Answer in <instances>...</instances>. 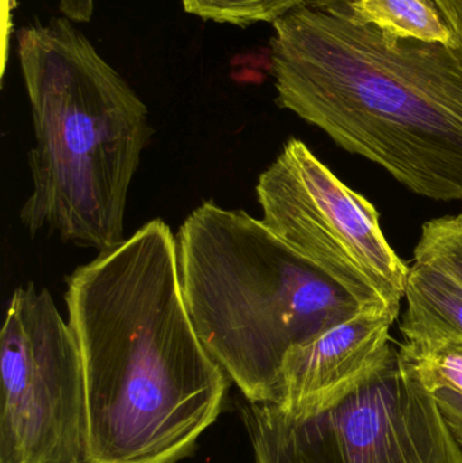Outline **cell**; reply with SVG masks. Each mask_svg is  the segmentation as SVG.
<instances>
[{
    "label": "cell",
    "mask_w": 462,
    "mask_h": 463,
    "mask_svg": "<svg viewBox=\"0 0 462 463\" xmlns=\"http://www.w3.org/2000/svg\"><path fill=\"white\" fill-rule=\"evenodd\" d=\"M0 463H84L80 351L48 290L15 288L0 334Z\"/></svg>",
    "instance_id": "cell-7"
},
{
    "label": "cell",
    "mask_w": 462,
    "mask_h": 463,
    "mask_svg": "<svg viewBox=\"0 0 462 463\" xmlns=\"http://www.w3.org/2000/svg\"><path fill=\"white\" fill-rule=\"evenodd\" d=\"M399 358L434 393L448 389L462 396V343L411 345L403 342Z\"/></svg>",
    "instance_id": "cell-11"
},
{
    "label": "cell",
    "mask_w": 462,
    "mask_h": 463,
    "mask_svg": "<svg viewBox=\"0 0 462 463\" xmlns=\"http://www.w3.org/2000/svg\"><path fill=\"white\" fill-rule=\"evenodd\" d=\"M86 386L84 463H178L222 413L230 377L184 304L176 237L152 220L67 279Z\"/></svg>",
    "instance_id": "cell-1"
},
{
    "label": "cell",
    "mask_w": 462,
    "mask_h": 463,
    "mask_svg": "<svg viewBox=\"0 0 462 463\" xmlns=\"http://www.w3.org/2000/svg\"><path fill=\"white\" fill-rule=\"evenodd\" d=\"M176 250L195 332L246 402H276L288 351L363 310L244 211L203 203L179 228Z\"/></svg>",
    "instance_id": "cell-4"
},
{
    "label": "cell",
    "mask_w": 462,
    "mask_h": 463,
    "mask_svg": "<svg viewBox=\"0 0 462 463\" xmlns=\"http://www.w3.org/2000/svg\"><path fill=\"white\" fill-rule=\"evenodd\" d=\"M16 51L35 137L22 225L113 250L151 136L146 106L68 18L22 27Z\"/></svg>",
    "instance_id": "cell-3"
},
{
    "label": "cell",
    "mask_w": 462,
    "mask_h": 463,
    "mask_svg": "<svg viewBox=\"0 0 462 463\" xmlns=\"http://www.w3.org/2000/svg\"><path fill=\"white\" fill-rule=\"evenodd\" d=\"M395 320L363 309L293 345L282 361L274 404L293 419L312 418L341 404L395 356L390 332Z\"/></svg>",
    "instance_id": "cell-8"
},
{
    "label": "cell",
    "mask_w": 462,
    "mask_h": 463,
    "mask_svg": "<svg viewBox=\"0 0 462 463\" xmlns=\"http://www.w3.org/2000/svg\"><path fill=\"white\" fill-rule=\"evenodd\" d=\"M437 402L462 449V396L448 389L434 392Z\"/></svg>",
    "instance_id": "cell-14"
},
{
    "label": "cell",
    "mask_w": 462,
    "mask_h": 463,
    "mask_svg": "<svg viewBox=\"0 0 462 463\" xmlns=\"http://www.w3.org/2000/svg\"><path fill=\"white\" fill-rule=\"evenodd\" d=\"M186 13L205 21L250 26L259 22L276 24L314 0H181Z\"/></svg>",
    "instance_id": "cell-12"
},
{
    "label": "cell",
    "mask_w": 462,
    "mask_h": 463,
    "mask_svg": "<svg viewBox=\"0 0 462 463\" xmlns=\"http://www.w3.org/2000/svg\"><path fill=\"white\" fill-rule=\"evenodd\" d=\"M414 260L434 264L462 283V213L426 222L415 247Z\"/></svg>",
    "instance_id": "cell-13"
},
{
    "label": "cell",
    "mask_w": 462,
    "mask_h": 463,
    "mask_svg": "<svg viewBox=\"0 0 462 463\" xmlns=\"http://www.w3.org/2000/svg\"><path fill=\"white\" fill-rule=\"evenodd\" d=\"M361 24L401 40L439 43L457 48V41L434 0H347Z\"/></svg>",
    "instance_id": "cell-10"
},
{
    "label": "cell",
    "mask_w": 462,
    "mask_h": 463,
    "mask_svg": "<svg viewBox=\"0 0 462 463\" xmlns=\"http://www.w3.org/2000/svg\"><path fill=\"white\" fill-rule=\"evenodd\" d=\"M263 224L344 288L361 309L398 318L410 266L373 203L344 184L306 143L290 138L258 179Z\"/></svg>",
    "instance_id": "cell-6"
},
{
    "label": "cell",
    "mask_w": 462,
    "mask_h": 463,
    "mask_svg": "<svg viewBox=\"0 0 462 463\" xmlns=\"http://www.w3.org/2000/svg\"><path fill=\"white\" fill-rule=\"evenodd\" d=\"M255 463H462L438 402L395 356L341 404L293 419L274 402L241 407Z\"/></svg>",
    "instance_id": "cell-5"
},
{
    "label": "cell",
    "mask_w": 462,
    "mask_h": 463,
    "mask_svg": "<svg viewBox=\"0 0 462 463\" xmlns=\"http://www.w3.org/2000/svg\"><path fill=\"white\" fill-rule=\"evenodd\" d=\"M457 41L462 54V0H434Z\"/></svg>",
    "instance_id": "cell-15"
},
{
    "label": "cell",
    "mask_w": 462,
    "mask_h": 463,
    "mask_svg": "<svg viewBox=\"0 0 462 463\" xmlns=\"http://www.w3.org/2000/svg\"><path fill=\"white\" fill-rule=\"evenodd\" d=\"M277 102L415 194L462 201V54L361 24L347 0L278 19Z\"/></svg>",
    "instance_id": "cell-2"
},
{
    "label": "cell",
    "mask_w": 462,
    "mask_h": 463,
    "mask_svg": "<svg viewBox=\"0 0 462 463\" xmlns=\"http://www.w3.org/2000/svg\"><path fill=\"white\" fill-rule=\"evenodd\" d=\"M60 10L75 21H90L94 13V0H60Z\"/></svg>",
    "instance_id": "cell-16"
},
{
    "label": "cell",
    "mask_w": 462,
    "mask_h": 463,
    "mask_svg": "<svg viewBox=\"0 0 462 463\" xmlns=\"http://www.w3.org/2000/svg\"><path fill=\"white\" fill-rule=\"evenodd\" d=\"M407 310L401 324L411 345L462 343V283L430 263L412 260L407 277Z\"/></svg>",
    "instance_id": "cell-9"
}]
</instances>
